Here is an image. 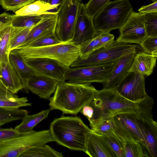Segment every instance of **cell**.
I'll list each match as a JSON object with an SVG mask.
<instances>
[{
    "instance_id": "44dd1931",
    "label": "cell",
    "mask_w": 157,
    "mask_h": 157,
    "mask_svg": "<svg viewBox=\"0 0 157 157\" xmlns=\"http://www.w3.org/2000/svg\"><path fill=\"white\" fill-rule=\"evenodd\" d=\"M156 59V56L143 51L136 52L128 72H135L149 76L153 72Z\"/></svg>"
},
{
    "instance_id": "bcb514c9",
    "label": "cell",
    "mask_w": 157,
    "mask_h": 157,
    "mask_svg": "<svg viewBox=\"0 0 157 157\" xmlns=\"http://www.w3.org/2000/svg\"><path fill=\"white\" fill-rule=\"evenodd\" d=\"M152 1L153 2L157 1V0H149Z\"/></svg>"
},
{
    "instance_id": "30bf717a",
    "label": "cell",
    "mask_w": 157,
    "mask_h": 157,
    "mask_svg": "<svg viewBox=\"0 0 157 157\" xmlns=\"http://www.w3.org/2000/svg\"><path fill=\"white\" fill-rule=\"evenodd\" d=\"M80 3L67 0L58 13L55 33L62 42L72 41Z\"/></svg>"
},
{
    "instance_id": "1f68e13d",
    "label": "cell",
    "mask_w": 157,
    "mask_h": 157,
    "mask_svg": "<svg viewBox=\"0 0 157 157\" xmlns=\"http://www.w3.org/2000/svg\"><path fill=\"white\" fill-rule=\"evenodd\" d=\"M33 27L21 29L13 27L9 45L8 51L9 53L12 50L19 47L24 42L28 34Z\"/></svg>"
},
{
    "instance_id": "c3c4849f",
    "label": "cell",
    "mask_w": 157,
    "mask_h": 157,
    "mask_svg": "<svg viewBox=\"0 0 157 157\" xmlns=\"http://www.w3.org/2000/svg\"></svg>"
},
{
    "instance_id": "d6a6232c",
    "label": "cell",
    "mask_w": 157,
    "mask_h": 157,
    "mask_svg": "<svg viewBox=\"0 0 157 157\" xmlns=\"http://www.w3.org/2000/svg\"><path fill=\"white\" fill-rule=\"evenodd\" d=\"M98 135L105 142L115 153L116 157H124L123 142L114 134L110 135Z\"/></svg>"
},
{
    "instance_id": "7402d4cb",
    "label": "cell",
    "mask_w": 157,
    "mask_h": 157,
    "mask_svg": "<svg viewBox=\"0 0 157 157\" xmlns=\"http://www.w3.org/2000/svg\"><path fill=\"white\" fill-rule=\"evenodd\" d=\"M31 106L26 97H19L0 82V107L15 109Z\"/></svg>"
},
{
    "instance_id": "8d00e7d4",
    "label": "cell",
    "mask_w": 157,
    "mask_h": 157,
    "mask_svg": "<svg viewBox=\"0 0 157 157\" xmlns=\"http://www.w3.org/2000/svg\"><path fill=\"white\" fill-rule=\"evenodd\" d=\"M140 45L145 53L157 56V36H148Z\"/></svg>"
},
{
    "instance_id": "4dcf8cb0",
    "label": "cell",
    "mask_w": 157,
    "mask_h": 157,
    "mask_svg": "<svg viewBox=\"0 0 157 157\" xmlns=\"http://www.w3.org/2000/svg\"><path fill=\"white\" fill-rule=\"evenodd\" d=\"M61 42H62L59 40L56 35L55 29H54L36 39L26 47H42L58 44Z\"/></svg>"
},
{
    "instance_id": "f6af8a7d",
    "label": "cell",
    "mask_w": 157,
    "mask_h": 157,
    "mask_svg": "<svg viewBox=\"0 0 157 157\" xmlns=\"http://www.w3.org/2000/svg\"><path fill=\"white\" fill-rule=\"evenodd\" d=\"M41 0L45 2H48V3L49 2V0Z\"/></svg>"
},
{
    "instance_id": "ee69618b",
    "label": "cell",
    "mask_w": 157,
    "mask_h": 157,
    "mask_svg": "<svg viewBox=\"0 0 157 157\" xmlns=\"http://www.w3.org/2000/svg\"><path fill=\"white\" fill-rule=\"evenodd\" d=\"M12 15L6 12L0 14V27L4 24L10 22Z\"/></svg>"
},
{
    "instance_id": "9a60e30c",
    "label": "cell",
    "mask_w": 157,
    "mask_h": 157,
    "mask_svg": "<svg viewBox=\"0 0 157 157\" xmlns=\"http://www.w3.org/2000/svg\"><path fill=\"white\" fill-rule=\"evenodd\" d=\"M136 52L124 56L115 62L107 80L102 83L104 89L115 88L128 72Z\"/></svg>"
},
{
    "instance_id": "52a82bcc",
    "label": "cell",
    "mask_w": 157,
    "mask_h": 157,
    "mask_svg": "<svg viewBox=\"0 0 157 157\" xmlns=\"http://www.w3.org/2000/svg\"><path fill=\"white\" fill-rule=\"evenodd\" d=\"M54 141L49 129L21 133L18 136L0 142V157H19L34 147Z\"/></svg>"
},
{
    "instance_id": "74e56055",
    "label": "cell",
    "mask_w": 157,
    "mask_h": 157,
    "mask_svg": "<svg viewBox=\"0 0 157 157\" xmlns=\"http://www.w3.org/2000/svg\"><path fill=\"white\" fill-rule=\"evenodd\" d=\"M110 0H90L85 5L86 11L92 19Z\"/></svg>"
},
{
    "instance_id": "d4e9b609",
    "label": "cell",
    "mask_w": 157,
    "mask_h": 157,
    "mask_svg": "<svg viewBox=\"0 0 157 157\" xmlns=\"http://www.w3.org/2000/svg\"><path fill=\"white\" fill-rule=\"evenodd\" d=\"M51 110H52L49 108L35 114H28L22 120L21 123L14 128L21 133L31 131L37 124L48 117Z\"/></svg>"
},
{
    "instance_id": "83f0119b",
    "label": "cell",
    "mask_w": 157,
    "mask_h": 157,
    "mask_svg": "<svg viewBox=\"0 0 157 157\" xmlns=\"http://www.w3.org/2000/svg\"><path fill=\"white\" fill-rule=\"evenodd\" d=\"M42 15H12L10 21L14 28L21 29L33 27L40 20Z\"/></svg>"
},
{
    "instance_id": "f1b7e54d",
    "label": "cell",
    "mask_w": 157,
    "mask_h": 157,
    "mask_svg": "<svg viewBox=\"0 0 157 157\" xmlns=\"http://www.w3.org/2000/svg\"><path fill=\"white\" fill-rule=\"evenodd\" d=\"M123 150L124 157H150L147 149L138 142H123Z\"/></svg>"
},
{
    "instance_id": "8fae6325",
    "label": "cell",
    "mask_w": 157,
    "mask_h": 157,
    "mask_svg": "<svg viewBox=\"0 0 157 157\" xmlns=\"http://www.w3.org/2000/svg\"><path fill=\"white\" fill-rule=\"evenodd\" d=\"M145 15L132 10L124 24L119 29V35L116 41L140 45L148 37L144 25Z\"/></svg>"
},
{
    "instance_id": "ab89813d",
    "label": "cell",
    "mask_w": 157,
    "mask_h": 157,
    "mask_svg": "<svg viewBox=\"0 0 157 157\" xmlns=\"http://www.w3.org/2000/svg\"><path fill=\"white\" fill-rule=\"evenodd\" d=\"M21 133L15 128H6L0 129V142L6 141L19 135Z\"/></svg>"
},
{
    "instance_id": "6da1fadb",
    "label": "cell",
    "mask_w": 157,
    "mask_h": 157,
    "mask_svg": "<svg viewBox=\"0 0 157 157\" xmlns=\"http://www.w3.org/2000/svg\"><path fill=\"white\" fill-rule=\"evenodd\" d=\"M154 102L153 98L147 95L144 103L137 111L113 117L115 126L114 134L123 142H138L147 150L146 134L157 123L153 118Z\"/></svg>"
},
{
    "instance_id": "d6986e66",
    "label": "cell",
    "mask_w": 157,
    "mask_h": 157,
    "mask_svg": "<svg viewBox=\"0 0 157 157\" xmlns=\"http://www.w3.org/2000/svg\"><path fill=\"white\" fill-rule=\"evenodd\" d=\"M84 152L91 157H116L105 142L91 129L87 137Z\"/></svg>"
},
{
    "instance_id": "ffe728a7",
    "label": "cell",
    "mask_w": 157,
    "mask_h": 157,
    "mask_svg": "<svg viewBox=\"0 0 157 157\" xmlns=\"http://www.w3.org/2000/svg\"><path fill=\"white\" fill-rule=\"evenodd\" d=\"M0 80L4 86L14 94L24 89L21 78L9 61L0 66Z\"/></svg>"
},
{
    "instance_id": "f546056e",
    "label": "cell",
    "mask_w": 157,
    "mask_h": 157,
    "mask_svg": "<svg viewBox=\"0 0 157 157\" xmlns=\"http://www.w3.org/2000/svg\"><path fill=\"white\" fill-rule=\"evenodd\" d=\"M91 129L98 134H114L115 124L113 117L90 123Z\"/></svg>"
},
{
    "instance_id": "484cf974",
    "label": "cell",
    "mask_w": 157,
    "mask_h": 157,
    "mask_svg": "<svg viewBox=\"0 0 157 157\" xmlns=\"http://www.w3.org/2000/svg\"><path fill=\"white\" fill-rule=\"evenodd\" d=\"M59 152L45 144L31 148L23 152L19 157H63Z\"/></svg>"
},
{
    "instance_id": "cb8c5ba5",
    "label": "cell",
    "mask_w": 157,
    "mask_h": 157,
    "mask_svg": "<svg viewBox=\"0 0 157 157\" xmlns=\"http://www.w3.org/2000/svg\"><path fill=\"white\" fill-rule=\"evenodd\" d=\"M13 30L10 21L0 27V66L9 61L8 48Z\"/></svg>"
},
{
    "instance_id": "836d02e7",
    "label": "cell",
    "mask_w": 157,
    "mask_h": 157,
    "mask_svg": "<svg viewBox=\"0 0 157 157\" xmlns=\"http://www.w3.org/2000/svg\"><path fill=\"white\" fill-rule=\"evenodd\" d=\"M144 23L148 36H157V12L145 14Z\"/></svg>"
},
{
    "instance_id": "f35d334b",
    "label": "cell",
    "mask_w": 157,
    "mask_h": 157,
    "mask_svg": "<svg viewBox=\"0 0 157 157\" xmlns=\"http://www.w3.org/2000/svg\"><path fill=\"white\" fill-rule=\"evenodd\" d=\"M100 32L99 44L96 50L108 46L115 41L113 35L109 32Z\"/></svg>"
},
{
    "instance_id": "9c48e42d",
    "label": "cell",
    "mask_w": 157,
    "mask_h": 157,
    "mask_svg": "<svg viewBox=\"0 0 157 157\" xmlns=\"http://www.w3.org/2000/svg\"><path fill=\"white\" fill-rule=\"evenodd\" d=\"M115 62L102 64L70 67L65 75L66 80L75 83L94 82L102 83L107 80Z\"/></svg>"
},
{
    "instance_id": "4316f807",
    "label": "cell",
    "mask_w": 157,
    "mask_h": 157,
    "mask_svg": "<svg viewBox=\"0 0 157 157\" xmlns=\"http://www.w3.org/2000/svg\"><path fill=\"white\" fill-rule=\"evenodd\" d=\"M28 114V111L20 108L0 107V127L12 121L22 120Z\"/></svg>"
},
{
    "instance_id": "5bb4252c",
    "label": "cell",
    "mask_w": 157,
    "mask_h": 157,
    "mask_svg": "<svg viewBox=\"0 0 157 157\" xmlns=\"http://www.w3.org/2000/svg\"><path fill=\"white\" fill-rule=\"evenodd\" d=\"M97 32L93 19L87 13L85 5L80 3L72 41L80 47L93 39Z\"/></svg>"
},
{
    "instance_id": "e575fe53",
    "label": "cell",
    "mask_w": 157,
    "mask_h": 157,
    "mask_svg": "<svg viewBox=\"0 0 157 157\" xmlns=\"http://www.w3.org/2000/svg\"><path fill=\"white\" fill-rule=\"evenodd\" d=\"M35 1V0H0V5L6 11H11L15 13Z\"/></svg>"
},
{
    "instance_id": "5b68a950",
    "label": "cell",
    "mask_w": 157,
    "mask_h": 157,
    "mask_svg": "<svg viewBox=\"0 0 157 157\" xmlns=\"http://www.w3.org/2000/svg\"><path fill=\"white\" fill-rule=\"evenodd\" d=\"M24 59L44 58L57 61L67 67L79 58L80 47L72 41L39 47H26L17 49Z\"/></svg>"
},
{
    "instance_id": "ac0fdd59",
    "label": "cell",
    "mask_w": 157,
    "mask_h": 157,
    "mask_svg": "<svg viewBox=\"0 0 157 157\" xmlns=\"http://www.w3.org/2000/svg\"><path fill=\"white\" fill-rule=\"evenodd\" d=\"M9 61L18 74L24 86L23 90L29 92L28 87L29 81L36 76L35 71L26 63L25 59L17 49L11 51L9 54Z\"/></svg>"
},
{
    "instance_id": "2e32d148",
    "label": "cell",
    "mask_w": 157,
    "mask_h": 157,
    "mask_svg": "<svg viewBox=\"0 0 157 157\" xmlns=\"http://www.w3.org/2000/svg\"><path fill=\"white\" fill-rule=\"evenodd\" d=\"M58 13L52 12L42 15L40 21L31 29L24 42L16 49L25 47L40 36L55 29Z\"/></svg>"
},
{
    "instance_id": "7c38bea8",
    "label": "cell",
    "mask_w": 157,
    "mask_h": 157,
    "mask_svg": "<svg viewBox=\"0 0 157 157\" xmlns=\"http://www.w3.org/2000/svg\"><path fill=\"white\" fill-rule=\"evenodd\" d=\"M115 88L124 97L134 102L144 100L147 95L145 91L144 75L138 73L128 72Z\"/></svg>"
},
{
    "instance_id": "d590c367",
    "label": "cell",
    "mask_w": 157,
    "mask_h": 157,
    "mask_svg": "<svg viewBox=\"0 0 157 157\" xmlns=\"http://www.w3.org/2000/svg\"><path fill=\"white\" fill-rule=\"evenodd\" d=\"M100 32H97L91 40L80 47V54L79 58L83 59L93 51L95 50L99 42Z\"/></svg>"
},
{
    "instance_id": "603a6c76",
    "label": "cell",
    "mask_w": 157,
    "mask_h": 157,
    "mask_svg": "<svg viewBox=\"0 0 157 157\" xmlns=\"http://www.w3.org/2000/svg\"><path fill=\"white\" fill-rule=\"evenodd\" d=\"M57 7L49 3L37 0L27 5L16 11L15 14L19 15H42L52 12H56Z\"/></svg>"
},
{
    "instance_id": "4fadbf2b",
    "label": "cell",
    "mask_w": 157,
    "mask_h": 157,
    "mask_svg": "<svg viewBox=\"0 0 157 157\" xmlns=\"http://www.w3.org/2000/svg\"><path fill=\"white\" fill-rule=\"evenodd\" d=\"M26 63L37 75L44 76L60 82L66 80L65 75L70 67L51 59L36 58L25 59Z\"/></svg>"
},
{
    "instance_id": "60d3db41",
    "label": "cell",
    "mask_w": 157,
    "mask_h": 157,
    "mask_svg": "<svg viewBox=\"0 0 157 157\" xmlns=\"http://www.w3.org/2000/svg\"><path fill=\"white\" fill-rule=\"evenodd\" d=\"M139 13L146 14L157 12V1L154 2L150 4L141 7L138 10Z\"/></svg>"
},
{
    "instance_id": "7dc6e473",
    "label": "cell",
    "mask_w": 157,
    "mask_h": 157,
    "mask_svg": "<svg viewBox=\"0 0 157 157\" xmlns=\"http://www.w3.org/2000/svg\"><path fill=\"white\" fill-rule=\"evenodd\" d=\"M79 2H80L82 0H77Z\"/></svg>"
},
{
    "instance_id": "e0dca14e",
    "label": "cell",
    "mask_w": 157,
    "mask_h": 157,
    "mask_svg": "<svg viewBox=\"0 0 157 157\" xmlns=\"http://www.w3.org/2000/svg\"><path fill=\"white\" fill-rule=\"evenodd\" d=\"M60 82L47 77L36 75L30 79L28 87L29 91L40 98L49 100Z\"/></svg>"
},
{
    "instance_id": "7a4b0ae2",
    "label": "cell",
    "mask_w": 157,
    "mask_h": 157,
    "mask_svg": "<svg viewBox=\"0 0 157 157\" xmlns=\"http://www.w3.org/2000/svg\"><path fill=\"white\" fill-rule=\"evenodd\" d=\"M97 90L91 83L61 82L49 99L50 109L59 110L63 114L76 115L92 100Z\"/></svg>"
},
{
    "instance_id": "7bdbcfd3",
    "label": "cell",
    "mask_w": 157,
    "mask_h": 157,
    "mask_svg": "<svg viewBox=\"0 0 157 157\" xmlns=\"http://www.w3.org/2000/svg\"><path fill=\"white\" fill-rule=\"evenodd\" d=\"M67 0H49V2L52 5L55 6L57 7L56 12L59 13L62 7Z\"/></svg>"
},
{
    "instance_id": "ba28073f",
    "label": "cell",
    "mask_w": 157,
    "mask_h": 157,
    "mask_svg": "<svg viewBox=\"0 0 157 157\" xmlns=\"http://www.w3.org/2000/svg\"><path fill=\"white\" fill-rule=\"evenodd\" d=\"M135 45L114 42L105 47L95 50L83 59L79 58L70 67L102 64L114 62L121 57L136 52Z\"/></svg>"
},
{
    "instance_id": "b9f144b4",
    "label": "cell",
    "mask_w": 157,
    "mask_h": 157,
    "mask_svg": "<svg viewBox=\"0 0 157 157\" xmlns=\"http://www.w3.org/2000/svg\"><path fill=\"white\" fill-rule=\"evenodd\" d=\"M80 112L85 116L89 121L92 119L94 113V109L88 104L84 105Z\"/></svg>"
},
{
    "instance_id": "8992f818",
    "label": "cell",
    "mask_w": 157,
    "mask_h": 157,
    "mask_svg": "<svg viewBox=\"0 0 157 157\" xmlns=\"http://www.w3.org/2000/svg\"><path fill=\"white\" fill-rule=\"evenodd\" d=\"M133 7L129 0L109 2L93 19L97 31L109 32L119 29L124 24Z\"/></svg>"
},
{
    "instance_id": "277c9868",
    "label": "cell",
    "mask_w": 157,
    "mask_h": 157,
    "mask_svg": "<svg viewBox=\"0 0 157 157\" xmlns=\"http://www.w3.org/2000/svg\"><path fill=\"white\" fill-rule=\"evenodd\" d=\"M54 141L71 150L85 151L87 136L91 131L79 117L64 116L55 118L50 125Z\"/></svg>"
},
{
    "instance_id": "3957f363",
    "label": "cell",
    "mask_w": 157,
    "mask_h": 157,
    "mask_svg": "<svg viewBox=\"0 0 157 157\" xmlns=\"http://www.w3.org/2000/svg\"><path fill=\"white\" fill-rule=\"evenodd\" d=\"M146 99V97L140 101L134 102L124 97L115 88L97 90L94 97L88 104L94 110L90 123L136 111L144 105Z\"/></svg>"
}]
</instances>
